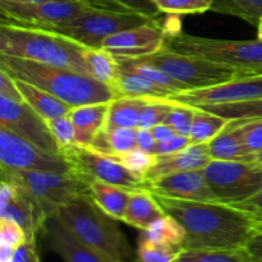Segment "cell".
<instances>
[{"label": "cell", "instance_id": "obj_52", "mask_svg": "<svg viewBox=\"0 0 262 262\" xmlns=\"http://www.w3.org/2000/svg\"><path fill=\"white\" fill-rule=\"evenodd\" d=\"M255 161H258V163H262V151H261V152L256 154V155H255Z\"/></svg>", "mask_w": 262, "mask_h": 262}, {"label": "cell", "instance_id": "obj_7", "mask_svg": "<svg viewBox=\"0 0 262 262\" xmlns=\"http://www.w3.org/2000/svg\"><path fill=\"white\" fill-rule=\"evenodd\" d=\"M135 60L152 64L181 82L188 90L206 89L225 83L235 78H243L242 74L230 67L164 48L151 55Z\"/></svg>", "mask_w": 262, "mask_h": 262}, {"label": "cell", "instance_id": "obj_9", "mask_svg": "<svg viewBox=\"0 0 262 262\" xmlns=\"http://www.w3.org/2000/svg\"><path fill=\"white\" fill-rule=\"evenodd\" d=\"M60 154L68 161L72 173L89 183L92 181H101L129 189H148L145 179L128 170L118 156L107 155L89 146L81 145L63 148Z\"/></svg>", "mask_w": 262, "mask_h": 262}, {"label": "cell", "instance_id": "obj_13", "mask_svg": "<svg viewBox=\"0 0 262 262\" xmlns=\"http://www.w3.org/2000/svg\"><path fill=\"white\" fill-rule=\"evenodd\" d=\"M0 128L10 130L28 142L53 154H60V147L54 138L48 120L26 101L0 95Z\"/></svg>", "mask_w": 262, "mask_h": 262}, {"label": "cell", "instance_id": "obj_23", "mask_svg": "<svg viewBox=\"0 0 262 262\" xmlns=\"http://www.w3.org/2000/svg\"><path fill=\"white\" fill-rule=\"evenodd\" d=\"M14 81L20 95H22L23 101L27 102L43 119L50 120L55 119V118L66 117L73 109L71 105L61 101L53 94L35 86V84L20 81V79H14Z\"/></svg>", "mask_w": 262, "mask_h": 262}, {"label": "cell", "instance_id": "obj_53", "mask_svg": "<svg viewBox=\"0 0 262 262\" xmlns=\"http://www.w3.org/2000/svg\"><path fill=\"white\" fill-rule=\"evenodd\" d=\"M23 2H32V3H42V2H55V0H23Z\"/></svg>", "mask_w": 262, "mask_h": 262}, {"label": "cell", "instance_id": "obj_26", "mask_svg": "<svg viewBox=\"0 0 262 262\" xmlns=\"http://www.w3.org/2000/svg\"><path fill=\"white\" fill-rule=\"evenodd\" d=\"M152 97H117L109 104L105 129L138 128L141 112Z\"/></svg>", "mask_w": 262, "mask_h": 262}, {"label": "cell", "instance_id": "obj_11", "mask_svg": "<svg viewBox=\"0 0 262 262\" xmlns=\"http://www.w3.org/2000/svg\"><path fill=\"white\" fill-rule=\"evenodd\" d=\"M87 9L91 8L79 0H55L42 3L0 2L2 23L41 30H51Z\"/></svg>", "mask_w": 262, "mask_h": 262}, {"label": "cell", "instance_id": "obj_37", "mask_svg": "<svg viewBox=\"0 0 262 262\" xmlns=\"http://www.w3.org/2000/svg\"><path fill=\"white\" fill-rule=\"evenodd\" d=\"M161 13L171 15L201 14L211 10L214 0H154Z\"/></svg>", "mask_w": 262, "mask_h": 262}, {"label": "cell", "instance_id": "obj_27", "mask_svg": "<svg viewBox=\"0 0 262 262\" xmlns=\"http://www.w3.org/2000/svg\"><path fill=\"white\" fill-rule=\"evenodd\" d=\"M84 59L89 69V76L113 89L120 69L117 58L105 49L87 48Z\"/></svg>", "mask_w": 262, "mask_h": 262}, {"label": "cell", "instance_id": "obj_33", "mask_svg": "<svg viewBox=\"0 0 262 262\" xmlns=\"http://www.w3.org/2000/svg\"><path fill=\"white\" fill-rule=\"evenodd\" d=\"M141 235L148 238L151 241L160 243H169V245L183 246L186 241V230L177 222L174 217L169 215L159 217L148 227V229L143 230Z\"/></svg>", "mask_w": 262, "mask_h": 262}, {"label": "cell", "instance_id": "obj_2", "mask_svg": "<svg viewBox=\"0 0 262 262\" xmlns=\"http://www.w3.org/2000/svg\"><path fill=\"white\" fill-rule=\"evenodd\" d=\"M0 69L14 79L28 82L50 92L72 107L109 104L115 99L112 87L71 69L7 55H0Z\"/></svg>", "mask_w": 262, "mask_h": 262}, {"label": "cell", "instance_id": "obj_14", "mask_svg": "<svg viewBox=\"0 0 262 262\" xmlns=\"http://www.w3.org/2000/svg\"><path fill=\"white\" fill-rule=\"evenodd\" d=\"M178 104L199 106V105L229 104L262 99V76L235 78L225 83L206 89L186 90L166 97Z\"/></svg>", "mask_w": 262, "mask_h": 262}, {"label": "cell", "instance_id": "obj_25", "mask_svg": "<svg viewBox=\"0 0 262 262\" xmlns=\"http://www.w3.org/2000/svg\"><path fill=\"white\" fill-rule=\"evenodd\" d=\"M133 189L115 186L101 181H92L90 192L94 201L112 217L122 220Z\"/></svg>", "mask_w": 262, "mask_h": 262}, {"label": "cell", "instance_id": "obj_24", "mask_svg": "<svg viewBox=\"0 0 262 262\" xmlns=\"http://www.w3.org/2000/svg\"><path fill=\"white\" fill-rule=\"evenodd\" d=\"M119 74L115 81L113 90L117 97H152V99H166L173 95L169 90L163 89L156 83L151 82L146 77L136 73L133 71L122 68L119 66Z\"/></svg>", "mask_w": 262, "mask_h": 262}, {"label": "cell", "instance_id": "obj_36", "mask_svg": "<svg viewBox=\"0 0 262 262\" xmlns=\"http://www.w3.org/2000/svg\"><path fill=\"white\" fill-rule=\"evenodd\" d=\"M174 104L176 102L168 99H151L141 112L138 129H152L155 125L165 123Z\"/></svg>", "mask_w": 262, "mask_h": 262}, {"label": "cell", "instance_id": "obj_20", "mask_svg": "<svg viewBox=\"0 0 262 262\" xmlns=\"http://www.w3.org/2000/svg\"><path fill=\"white\" fill-rule=\"evenodd\" d=\"M243 120H229L224 130L209 142V152L212 160L253 161L243 147Z\"/></svg>", "mask_w": 262, "mask_h": 262}, {"label": "cell", "instance_id": "obj_49", "mask_svg": "<svg viewBox=\"0 0 262 262\" xmlns=\"http://www.w3.org/2000/svg\"><path fill=\"white\" fill-rule=\"evenodd\" d=\"M253 262H262V232L257 233L246 246Z\"/></svg>", "mask_w": 262, "mask_h": 262}, {"label": "cell", "instance_id": "obj_43", "mask_svg": "<svg viewBox=\"0 0 262 262\" xmlns=\"http://www.w3.org/2000/svg\"><path fill=\"white\" fill-rule=\"evenodd\" d=\"M27 241V235L18 223L0 217V246L17 250Z\"/></svg>", "mask_w": 262, "mask_h": 262}, {"label": "cell", "instance_id": "obj_10", "mask_svg": "<svg viewBox=\"0 0 262 262\" xmlns=\"http://www.w3.org/2000/svg\"><path fill=\"white\" fill-rule=\"evenodd\" d=\"M204 173L217 200L225 204L245 201L262 188L258 161L211 160Z\"/></svg>", "mask_w": 262, "mask_h": 262}, {"label": "cell", "instance_id": "obj_6", "mask_svg": "<svg viewBox=\"0 0 262 262\" xmlns=\"http://www.w3.org/2000/svg\"><path fill=\"white\" fill-rule=\"evenodd\" d=\"M2 181L12 183L35 200L48 217L78 194H91L90 183L77 174L31 171L0 165Z\"/></svg>", "mask_w": 262, "mask_h": 262}, {"label": "cell", "instance_id": "obj_47", "mask_svg": "<svg viewBox=\"0 0 262 262\" xmlns=\"http://www.w3.org/2000/svg\"><path fill=\"white\" fill-rule=\"evenodd\" d=\"M0 95L2 96L10 97V99L18 100V101H22L23 100L22 95H20L17 84H15L14 78L10 77L3 69H0Z\"/></svg>", "mask_w": 262, "mask_h": 262}, {"label": "cell", "instance_id": "obj_54", "mask_svg": "<svg viewBox=\"0 0 262 262\" xmlns=\"http://www.w3.org/2000/svg\"><path fill=\"white\" fill-rule=\"evenodd\" d=\"M0 2H5V3H14V2H23V0H0Z\"/></svg>", "mask_w": 262, "mask_h": 262}, {"label": "cell", "instance_id": "obj_46", "mask_svg": "<svg viewBox=\"0 0 262 262\" xmlns=\"http://www.w3.org/2000/svg\"><path fill=\"white\" fill-rule=\"evenodd\" d=\"M230 205L238 207L239 210L252 215V216L257 217L258 220H261L262 222V188L257 192V193L251 196L250 199L245 200V201L237 202V204H230Z\"/></svg>", "mask_w": 262, "mask_h": 262}, {"label": "cell", "instance_id": "obj_34", "mask_svg": "<svg viewBox=\"0 0 262 262\" xmlns=\"http://www.w3.org/2000/svg\"><path fill=\"white\" fill-rule=\"evenodd\" d=\"M183 250V246L155 242L140 235L136 253L137 262H174Z\"/></svg>", "mask_w": 262, "mask_h": 262}, {"label": "cell", "instance_id": "obj_44", "mask_svg": "<svg viewBox=\"0 0 262 262\" xmlns=\"http://www.w3.org/2000/svg\"><path fill=\"white\" fill-rule=\"evenodd\" d=\"M189 145H192L189 136L177 135L173 138H170V140L165 141V142H158L155 155H170V154H176L178 151L184 150Z\"/></svg>", "mask_w": 262, "mask_h": 262}, {"label": "cell", "instance_id": "obj_29", "mask_svg": "<svg viewBox=\"0 0 262 262\" xmlns=\"http://www.w3.org/2000/svg\"><path fill=\"white\" fill-rule=\"evenodd\" d=\"M194 107L214 113L228 120H262V99L229 104L199 105Z\"/></svg>", "mask_w": 262, "mask_h": 262}, {"label": "cell", "instance_id": "obj_40", "mask_svg": "<svg viewBox=\"0 0 262 262\" xmlns=\"http://www.w3.org/2000/svg\"><path fill=\"white\" fill-rule=\"evenodd\" d=\"M196 110L197 109L194 106L176 102L173 105V107H171L170 112H169L165 123L170 124L176 129L177 135L189 136Z\"/></svg>", "mask_w": 262, "mask_h": 262}, {"label": "cell", "instance_id": "obj_38", "mask_svg": "<svg viewBox=\"0 0 262 262\" xmlns=\"http://www.w3.org/2000/svg\"><path fill=\"white\" fill-rule=\"evenodd\" d=\"M137 128H114L106 129L110 155L119 156L137 148Z\"/></svg>", "mask_w": 262, "mask_h": 262}, {"label": "cell", "instance_id": "obj_50", "mask_svg": "<svg viewBox=\"0 0 262 262\" xmlns=\"http://www.w3.org/2000/svg\"><path fill=\"white\" fill-rule=\"evenodd\" d=\"M151 130H152L154 137H155L158 142H165V141L170 140L174 136H177L176 129L170 124H168V123H161V124L155 125Z\"/></svg>", "mask_w": 262, "mask_h": 262}, {"label": "cell", "instance_id": "obj_17", "mask_svg": "<svg viewBox=\"0 0 262 262\" xmlns=\"http://www.w3.org/2000/svg\"><path fill=\"white\" fill-rule=\"evenodd\" d=\"M40 234L43 247L64 262H119L77 239L55 216L46 220Z\"/></svg>", "mask_w": 262, "mask_h": 262}, {"label": "cell", "instance_id": "obj_21", "mask_svg": "<svg viewBox=\"0 0 262 262\" xmlns=\"http://www.w3.org/2000/svg\"><path fill=\"white\" fill-rule=\"evenodd\" d=\"M109 104L83 105L71 110L68 117L76 128V145L90 146L95 136L104 129Z\"/></svg>", "mask_w": 262, "mask_h": 262}, {"label": "cell", "instance_id": "obj_8", "mask_svg": "<svg viewBox=\"0 0 262 262\" xmlns=\"http://www.w3.org/2000/svg\"><path fill=\"white\" fill-rule=\"evenodd\" d=\"M152 19L137 13H117L106 10L87 9L77 17L60 23L48 31L63 35L86 48L101 49L102 42L109 36L128 28L147 25Z\"/></svg>", "mask_w": 262, "mask_h": 262}, {"label": "cell", "instance_id": "obj_15", "mask_svg": "<svg viewBox=\"0 0 262 262\" xmlns=\"http://www.w3.org/2000/svg\"><path fill=\"white\" fill-rule=\"evenodd\" d=\"M165 40L163 26L155 20L109 36L102 42L101 49L110 51L115 58L137 59L163 50Z\"/></svg>", "mask_w": 262, "mask_h": 262}, {"label": "cell", "instance_id": "obj_3", "mask_svg": "<svg viewBox=\"0 0 262 262\" xmlns=\"http://www.w3.org/2000/svg\"><path fill=\"white\" fill-rule=\"evenodd\" d=\"M54 216L89 247L119 262H137L118 220L107 215L91 197L78 194L61 205Z\"/></svg>", "mask_w": 262, "mask_h": 262}, {"label": "cell", "instance_id": "obj_35", "mask_svg": "<svg viewBox=\"0 0 262 262\" xmlns=\"http://www.w3.org/2000/svg\"><path fill=\"white\" fill-rule=\"evenodd\" d=\"M211 10L257 25L262 18V0H214Z\"/></svg>", "mask_w": 262, "mask_h": 262}, {"label": "cell", "instance_id": "obj_4", "mask_svg": "<svg viewBox=\"0 0 262 262\" xmlns=\"http://www.w3.org/2000/svg\"><path fill=\"white\" fill-rule=\"evenodd\" d=\"M86 49L53 31L0 23V55L67 68L89 76Z\"/></svg>", "mask_w": 262, "mask_h": 262}, {"label": "cell", "instance_id": "obj_31", "mask_svg": "<svg viewBox=\"0 0 262 262\" xmlns=\"http://www.w3.org/2000/svg\"><path fill=\"white\" fill-rule=\"evenodd\" d=\"M196 109L189 138H191L192 143H209L222 130H224L229 120L214 114V113L206 112V110L199 109V107Z\"/></svg>", "mask_w": 262, "mask_h": 262}, {"label": "cell", "instance_id": "obj_39", "mask_svg": "<svg viewBox=\"0 0 262 262\" xmlns=\"http://www.w3.org/2000/svg\"><path fill=\"white\" fill-rule=\"evenodd\" d=\"M120 163L125 166L129 171H132L136 176L141 177L145 179V176L147 171L150 170L156 163V155L155 154L146 152V151L141 150V148H135V150L129 151L127 154L118 156Z\"/></svg>", "mask_w": 262, "mask_h": 262}, {"label": "cell", "instance_id": "obj_51", "mask_svg": "<svg viewBox=\"0 0 262 262\" xmlns=\"http://www.w3.org/2000/svg\"><path fill=\"white\" fill-rule=\"evenodd\" d=\"M257 35H258V38L262 40V18L257 23Z\"/></svg>", "mask_w": 262, "mask_h": 262}, {"label": "cell", "instance_id": "obj_12", "mask_svg": "<svg viewBox=\"0 0 262 262\" xmlns=\"http://www.w3.org/2000/svg\"><path fill=\"white\" fill-rule=\"evenodd\" d=\"M0 165L31 171H71L68 161L61 154L42 150L5 128H0Z\"/></svg>", "mask_w": 262, "mask_h": 262}, {"label": "cell", "instance_id": "obj_19", "mask_svg": "<svg viewBox=\"0 0 262 262\" xmlns=\"http://www.w3.org/2000/svg\"><path fill=\"white\" fill-rule=\"evenodd\" d=\"M209 143H192L184 150L170 155H156V163L145 176V182L179 171L204 170L211 161Z\"/></svg>", "mask_w": 262, "mask_h": 262}, {"label": "cell", "instance_id": "obj_28", "mask_svg": "<svg viewBox=\"0 0 262 262\" xmlns=\"http://www.w3.org/2000/svg\"><path fill=\"white\" fill-rule=\"evenodd\" d=\"M91 9L117 13H137L152 19H159L161 12L154 0H79Z\"/></svg>", "mask_w": 262, "mask_h": 262}, {"label": "cell", "instance_id": "obj_1", "mask_svg": "<svg viewBox=\"0 0 262 262\" xmlns=\"http://www.w3.org/2000/svg\"><path fill=\"white\" fill-rule=\"evenodd\" d=\"M156 202L186 230L184 250L246 248L262 222L230 204L220 201H191L154 193Z\"/></svg>", "mask_w": 262, "mask_h": 262}, {"label": "cell", "instance_id": "obj_16", "mask_svg": "<svg viewBox=\"0 0 262 262\" xmlns=\"http://www.w3.org/2000/svg\"><path fill=\"white\" fill-rule=\"evenodd\" d=\"M0 217L18 223L26 232L27 239H37L49 219L37 202L25 191L8 182H0Z\"/></svg>", "mask_w": 262, "mask_h": 262}, {"label": "cell", "instance_id": "obj_30", "mask_svg": "<svg viewBox=\"0 0 262 262\" xmlns=\"http://www.w3.org/2000/svg\"><path fill=\"white\" fill-rule=\"evenodd\" d=\"M174 262H253L246 248L220 250V248H200L183 250Z\"/></svg>", "mask_w": 262, "mask_h": 262}, {"label": "cell", "instance_id": "obj_32", "mask_svg": "<svg viewBox=\"0 0 262 262\" xmlns=\"http://www.w3.org/2000/svg\"><path fill=\"white\" fill-rule=\"evenodd\" d=\"M117 60L122 68L136 72V73L141 74V76L150 79L151 82L156 83L158 86L163 87V89L165 90H169V91L173 92V94H178V92L188 90L184 84H182L181 82H178L177 79H174L173 77L169 76V74L166 73V72H164L163 69L158 68V67L152 66V64L143 63V61L135 60V59L117 58Z\"/></svg>", "mask_w": 262, "mask_h": 262}, {"label": "cell", "instance_id": "obj_22", "mask_svg": "<svg viewBox=\"0 0 262 262\" xmlns=\"http://www.w3.org/2000/svg\"><path fill=\"white\" fill-rule=\"evenodd\" d=\"M164 215L165 212L159 206L150 189H133L122 222L143 232Z\"/></svg>", "mask_w": 262, "mask_h": 262}, {"label": "cell", "instance_id": "obj_18", "mask_svg": "<svg viewBox=\"0 0 262 262\" xmlns=\"http://www.w3.org/2000/svg\"><path fill=\"white\" fill-rule=\"evenodd\" d=\"M152 193L191 201H219L210 187L204 170L166 174L147 182Z\"/></svg>", "mask_w": 262, "mask_h": 262}, {"label": "cell", "instance_id": "obj_41", "mask_svg": "<svg viewBox=\"0 0 262 262\" xmlns=\"http://www.w3.org/2000/svg\"><path fill=\"white\" fill-rule=\"evenodd\" d=\"M48 125L60 150L76 145V128L68 115L48 120Z\"/></svg>", "mask_w": 262, "mask_h": 262}, {"label": "cell", "instance_id": "obj_48", "mask_svg": "<svg viewBox=\"0 0 262 262\" xmlns=\"http://www.w3.org/2000/svg\"><path fill=\"white\" fill-rule=\"evenodd\" d=\"M138 129V128H137ZM158 141L154 137V133L151 129H138L137 132V147L146 152L155 154Z\"/></svg>", "mask_w": 262, "mask_h": 262}, {"label": "cell", "instance_id": "obj_45", "mask_svg": "<svg viewBox=\"0 0 262 262\" xmlns=\"http://www.w3.org/2000/svg\"><path fill=\"white\" fill-rule=\"evenodd\" d=\"M37 239H27L14 251L10 262H41L37 252Z\"/></svg>", "mask_w": 262, "mask_h": 262}, {"label": "cell", "instance_id": "obj_5", "mask_svg": "<svg viewBox=\"0 0 262 262\" xmlns=\"http://www.w3.org/2000/svg\"><path fill=\"white\" fill-rule=\"evenodd\" d=\"M165 48L230 67L243 77L262 76V40H219L184 32L166 36Z\"/></svg>", "mask_w": 262, "mask_h": 262}, {"label": "cell", "instance_id": "obj_42", "mask_svg": "<svg viewBox=\"0 0 262 262\" xmlns=\"http://www.w3.org/2000/svg\"><path fill=\"white\" fill-rule=\"evenodd\" d=\"M243 147L255 161L256 154L262 151V120H243Z\"/></svg>", "mask_w": 262, "mask_h": 262}]
</instances>
